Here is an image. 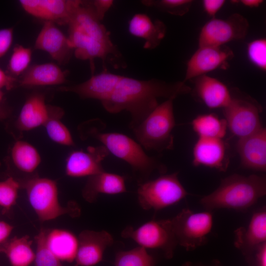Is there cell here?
I'll list each match as a JSON object with an SVG mask.
<instances>
[{
	"label": "cell",
	"mask_w": 266,
	"mask_h": 266,
	"mask_svg": "<svg viewBox=\"0 0 266 266\" xmlns=\"http://www.w3.org/2000/svg\"><path fill=\"white\" fill-rule=\"evenodd\" d=\"M262 108L252 99L233 97L230 103L223 108L227 127L238 138L257 132L263 126L260 114Z\"/></svg>",
	"instance_id": "8fae6325"
},
{
	"label": "cell",
	"mask_w": 266,
	"mask_h": 266,
	"mask_svg": "<svg viewBox=\"0 0 266 266\" xmlns=\"http://www.w3.org/2000/svg\"><path fill=\"white\" fill-rule=\"evenodd\" d=\"M128 29L132 35L144 40L143 47L147 49H153L159 45L166 33L163 22L154 21L144 13L134 14L129 22Z\"/></svg>",
	"instance_id": "603a6c76"
},
{
	"label": "cell",
	"mask_w": 266,
	"mask_h": 266,
	"mask_svg": "<svg viewBox=\"0 0 266 266\" xmlns=\"http://www.w3.org/2000/svg\"><path fill=\"white\" fill-rule=\"evenodd\" d=\"M32 51L30 48L16 45L10 56L8 69L12 76L21 75L29 67Z\"/></svg>",
	"instance_id": "d6a6232c"
},
{
	"label": "cell",
	"mask_w": 266,
	"mask_h": 266,
	"mask_svg": "<svg viewBox=\"0 0 266 266\" xmlns=\"http://www.w3.org/2000/svg\"><path fill=\"white\" fill-rule=\"evenodd\" d=\"M67 25V38L75 57L90 61L92 72L96 58L102 60L105 69L107 62L116 68L126 66L110 32L97 17L92 0H80Z\"/></svg>",
	"instance_id": "7a4b0ae2"
},
{
	"label": "cell",
	"mask_w": 266,
	"mask_h": 266,
	"mask_svg": "<svg viewBox=\"0 0 266 266\" xmlns=\"http://www.w3.org/2000/svg\"><path fill=\"white\" fill-rule=\"evenodd\" d=\"M249 22L243 16L234 13L225 19L213 17L201 28L199 46H221L233 40L245 38Z\"/></svg>",
	"instance_id": "30bf717a"
},
{
	"label": "cell",
	"mask_w": 266,
	"mask_h": 266,
	"mask_svg": "<svg viewBox=\"0 0 266 266\" xmlns=\"http://www.w3.org/2000/svg\"><path fill=\"white\" fill-rule=\"evenodd\" d=\"M82 133L100 142L113 155L131 167L138 184L148 180L155 171L164 174L166 167L156 158L148 155L136 141L121 133L104 132L105 124L100 119L87 123Z\"/></svg>",
	"instance_id": "3957f363"
},
{
	"label": "cell",
	"mask_w": 266,
	"mask_h": 266,
	"mask_svg": "<svg viewBox=\"0 0 266 266\" xmlns=\"http://www.w3.org/2000/svg\"><path fill=\"white\" fill-rule=\"evenodd\" d=\"M35 49L47 52L60 64L67 63L73 51L68 38L55 23L46 21L34 42Z\"/></svg>",
	"instance_id": "e0dca14e"
},
{
	"label": "cell",
	"mask_w": 266,
	"mask_h": 266,
	"mask_svg": "<svg viewBox=\"0 0 266 266\" xmlns=\"http://www.w3.org/2000/svg\"><path fill=\"white\" fill-rule=\"evenodd\" d=\"M225 2L224 0H204L202 1V6L206 14L213 18Z\"/></svg>",
	"instance_id": "74e56055"
},
{
	"label": "cell",
	"mask_w": 266,
	"mask_h": 266,
	"mask_svg": "<svg viewBox=\"0 0 266 266\" xmlns=\"http://www.w3.org/2000/svg\"><path fill=\"white\" fill-rule=\"evenodd\" d=\"M233 56L228 46H199L187 63L184 82L225 66Z\"/></svg>",
	"instance_id": "7c38bea8"
},
{
	"label": "cell",
	"mask_w": 266,
	"mask_h": 266,
	"mask_svg": "<svg viewBox=\"0 0 266 266\" xmlns=\"http://www.w3.org/2000/svg\"><path fill=\"white\" fill-rule=\"evenodd\" d=\"M194 89L197 96L210 108L223 109L232 99L225 84L207 74L195 78Z\"/></svg>",
	"instance_id": "7402d4cb"
},
{
	"label": "cell",
	"mask_w": 266,
	"mask_h": 266,
	"mask_svg": "<svg viewBox=\"0 0 266 266\" xmlns=\"http://www.w3.org/2000/svg\"><path fill=\"white\" fill-rule=\"evenodd\" d=\"M2 98H3V93H2V92L0 90V101L1 100Z\"/></svg>",
	"instance_id": "f6af8a7d"
},
{
	"label": "cell",
	"mask_w": 266,
	"mask_h": 266,
	"mask_svg": "<svg viewBox=\"0 0 266 266\" xmlns=\"http://www.w3.org/2000/svg\"><path fill=\"white\" fill-rule=\"evenodd\" d=\"M20 188L19 181L11 177L0 181V207L3 213H6L16 204Z\"/></svg>",
	"instance_id": "836d02e7"
},
{
	"label": "cell",
	"mask_w": 266,
	"mask_h": 266,
	"mask_svg": "<svg viewBox=\"0 0 266 266\" xmlns=\"http://www.w3.org/2000/svg\"><path fill=\"white\" fill-rule=\"evenodd\" d=\"M234 244L250 260L257 249L266 242V210L265 207L255 211L247 227H240L234 232Z\"/></svg>",
	"instance_id": "2e32d148"
},
{
	"label": "cell",
	"mask_w": 266,
	"mask_h": 266,
	"mask_svg": "<svg viewBox=\"0 0 266 266\" xmlns=\"http://www.w3.org/2000/svg\"><path fill=\"white\" fill-rule=\"evenodd\" d=\"M194 131L199 137L222 139L226 133L227 124L213 114L200 115L192 121Z\"/></svg>",
	"instance_id": "f546056e"
},
{
	"label": "cell",
	"mask_w": 266,
	"mask_h": 266,
	"mask_svg": "<svg viewBox=\"0 0 266 266\" xmlns=\"http://www.w3.org/2000/svg\"><path fill=\"white\" fill-rule=\"evenodd\" d=\"M247 53L249 61L263 71L266 70V39L260 38L247 44Z\"/></svg>",
	"instance_id": "d590c367"
},
{
	"label": "cell",
	"mask_w": 266,
	"mask_h": 266,
	"mask_svg": "<svg viewBox=\"0 0 266 266\" xmlns=\"http://www.w3.org/2000/svg\"><path fill=\"white\" fill-rule=\"evenodd\" d=\"M191 91L183 81L167 82L158 79L143 80L122 76L112 94L100 102L110 113L124 110L129 112V127L133 130L157 107L159 98L174 100Z\"/></svg>",
	"instance_id": "6da1fadb"
},
{
	"label": "cell",
	"mask_w": 266,
	"mask_h": 266,
	"mask_svg": "<svg viewBox=\"0 0 266 266\" xmlns=\"http://www.w3.org/2000/svg\"><path fill=\"white\" fill-rule=\"evenodd\" d=\"M170 221L178 245L192 251L206 243L213 228V216L212 211L195 212L184 208Z\"/></svg>",
	"instance_id": "ba28073f"
},
{
	"label": "cell",
	"mask_w": 266,
	"mask_h": 266,
	"mask_svg": "<svg viewBox=\"0 0 266 266\" xmlns=\"http://www.w3.org/2000/svg\"><path fill=\"white\" fill-rule=\"evenodd\" d=\"M66 73L57 65L48 63L29 66L18 80L23 87L61 85L66 81Z\"/></svg>",
	"instance_id": "cb8c5ba5"
},
{
	"label": "cell",
	"mask_w": 266,
	"mask_h": 266,
	"mask_svg": "<svg viewBox=\"0 0 266 266\" xmlns=\"http://www.w3.org/2000/svg\"><path fill=\"white\" fill-rule=\"evenodd\" d=\"M144 5L155 7L170 14L182 16L188 12L193 3L191 0H145Z\"/></svg>",
	"instance_id": "e575fe53"
},
{
	"label": "cell",
	"mask_w": 266,
	"mask_h": 266,
	"mask_svg": "<svg viewBox=\"0 0 266 266\" xmlns=\"http://www.w3.org/2000/svg\"><path fill=\"white\" fill-rule=\"evenodd\" d=\"M13 229V227L9 224L0 221V244L8 239Z\"/></svg>",
	"instance_id": "b9f144b4"
},
{
	"label": "cell",
	"mask_w": 266,
	"mask_h": 266,
	"mask_svg": "<svg viewBox=\"0 0 266 266\" xmlns=\"http://www.w3.org/2000/svg\"><path fill=\"white\" fill-rule=\"evenodd\" d=\"M121 235L133 239L146 249H160L168 259L173 257L178 245L170 219L151 220L136 229L129 226L124 229Z\"/></svg>",
	"instance_id": "9c48e42d"
},
{
	"label": "cell",
	"mask_w": 266,
	"mask_h": 266,
	"mask_svg": "<svg viewBox=\"0 0 266 266\" xmlns=\"http://www.w3.org/2000/svg\"><path fill=\"white\" fill-rule=\"evenodd\" d=\"M13 37V28H4L0 30V58L8 51L12 44Z\"/></svg>",
	"instance_id": "8d00e7d4"
},
{
	"label": "cell",
	"mask_w": 266,
	"mask_h": 266,
	"mask_svg": "<svg viewBox=\"0 0 266 266\" xmlns=\"http://www.w3.org/2000/svg\"><path fill=\"white\" fill-rule=\"evenodd\" d=\"M174 99H167L132 130L136 141L147 151L162 153L174 147L172 130L175 126Z\"/></svg>",
	"instance_id": "5b68a950"
},
{
	"label": "cell",
	"mask_w": 266,
	"mask_h": 266,
	"mask_svg": "<svg viewBox=\"0 0 266 266\" xmlns=\"http://www.w3.org/2000/svg\"><path fill=\"white\" fill-rule=\"evenodd\" d=\"M17 82L16 77L7 74L0 68V90L2 88L10 90L14 87Z\"/></svg>",
	"instance_id": "ab89813d"
},
{
	"label": "cell",
	"mask_w": 266,
	"mask_h": 266,
	"mask_svg": "<svg viewBox=\"0 0 266 266\" xmlns=\"http://www.w3.org/2000/svg\"><path fill=\"white\" fill-rule=\"evenodd\" d=\"M115 266H154L155 260L146 249L138 247L128 251L118 252L115 256Z\"/></svg>",
	"instance_id": "4dcf8cb0"
},
{
	"label": "cell",
	"mask_w": 266,
	"mask_h": 266,
	"mask_svg": "<svg viewBox=\"0 0 266 266\" xmlns=\"http://www.w3.org/2000/svg\"><path fill=\"white\" fill-rule=\"evenodd\" d=\"M239 1L244 6L249 8L259 7L264 2L263 0H241Z\"/></svg>",
	"instance_id": "7bdbcfd3"
},
{
	"label": "cell",
	"mask_w": 266,
	"mask_h": 266,
	"mask_svg": "<svg viewBox=\"0 0 266 266\" xmlns=\"http://www.w3.org/2000/svg\"><path fill=\"white\" fill-rule=\"evenodd\" d=\"M46 242L49 249L61 262L75 261L78 239L72 232L60 229H48Z\"/></svg>",
	"instance_id": "484cf974"
},
{
	"label": "cell",
	"mask_w": 266,
	"mask_h": 266,
	"mask_svg": "<svg viewBox=\"0 0 266 266\" xmlns=\"http://www.w3.org/2000/svg\"><path fill=\"white\" fill-rule=\"evenodd\" d=\"M97 17L100 21H102L107 11L113 3L112 0H92Z\"/></svg>",
	"instance_id": "f35d334b"
},
{
	"label": "cell",
	"mask_w": 266,
	"mask_h": 266,
	"mask_svg": "<svg viewBox=\"0 0 266 266\" xmlns=\"http://www.w3.org/2000/svg\"><path fill=\"white\" fill-rule=\"evenodd\" d=\"M237 150L242 167L256 171H266V128L262 127L254 133L239 138Z\"/></svg>",
	"instance_id": "ffe728a7"
},
{
	"label": "cell",
	"mask_w": 266,
	"mask_h": 266,
	"mask_svg": "<svg viewBox=\"0 0 266 266\" xmlns=\"http://www.w3.org/2000/svg\"><path fill=\"white\" fill-rule=\"evenodd\" d=\"M29 235L15 236L0 244V253L6 255L12 266H29L35 258Z\"/></svg>",
	"instance_id": "4316f807"
},
{
	"label": "cell",
	"mask_w": 266,
	"mask_h": 266,
	"mask_svg": "<svg viewBox=\"0 0 266 266\" xmlns=\"http://www.w3.org/2000/svg\"><path fill=\"white\" fill-rule=\"evenodd\" d=\"M225 142L220 138L199 137L193 149V164L225 171L229 159Z\"/></svg>",
	"instance_id": "d6986e66"
},
{
	"label": "cell",
	"mask_w": 266,
	"mask_h": 266,
	"mask_svg": "<svg viewBox=\"0 0 266 266\" xmlns=\"http://www.w3.org/2000/svg\"><path fill=\"white\" fill-rule=\"evenodd\" d=\"M252 258L255 260L256 266H266V242L257 249Z\"/></svg>",
	"instance_id": "60d3db41"
},
{
	"label": "cell",
	"mask_w": 266,
	"mask_h": 266,
	"mask_svg": "<svg viewBox=\"0 0 266 266\" xmlns=\"http://www.w3.org/2000/svg\"><path fill=\"white\" fill-rule=\"evenodd\" d=\"M11 155L15 166L25 173L34 171L41 161L40 155L36 148L24 140H17L14 143Z\"/></svg>",
	"instance_id": "83f0119b"
},
{
	"label": "cell",
	"mask_w": 266,
	"mask_h": 266,
	"mask_svg": "<svg viewBox=\"0 0 266 266\" xmlns=\"http://www.w3.org/2000/svg\"><path fill=\"white\" fill-rule=\"evenodd\" d=\"M78 248L75 266H93L102 260L105 249L113 242L112 235L105 231L86 230L78 236Z\"/></svg>",
	"instance_id": "9a60e30c"
},
{
	"label": "cell",
	"mask_w": 266,
	"mask_h": 266,
	"mask_svg": "<svg viewBox=\"0 0 266 266\" xmlns=\"http://www.w3.org/2000/svg\"><path fill=\"white\" fill-rule=\"evenodd\" d=\"M178 172L162 175L138 184V202L145 210H159L181 201L188 195L178 178Z\"/></svg>",
	"instance_id": "52a82bcc"
},
{
	"label": "cell",
	"mask_w": 266,
	"mask_h": 266,
	"mask_svg": "<svg viewBox=\"0 0 266 266\" xmlns=\"http://www.w3.org/2000/svg\"><path fill=\"white\" fill-rule=\"evenodd\" d=\"M5 112L4 110L0 106V120H3L5 118Z\"/></svg>",
	"instance_id": "ee69618b"
},
{
	"label": "cell",
	"mask_w": 266,
	"mask_h": 266,
	"mask_svg": "<svg viewBox=\"0 0 266 266\" xmlns=\"http://www.w3.org/2000/svg\"><path fill=\"white\" fill-rule=\"evenodd\" d=\"M80 0H20L23 9L41 20L67 25Z\"/></svg>",
	"instance_id": "4fadbf2b"
},
{
	"label": "cell",
	"mask_w": 266,
	"mask_h": 266,
	"mask_svg": "<svg viewBox=\"0 0 266 266\" xmlns=\"http://www.w3.org/2000/svg\"><path fill=\"white\" fill-rule=\"evenodd\" d=\"M126 192L124 176L104 170L88 177L82 195L86 201L93 202L100 194L115 195Z\"/></svg>",
	"instance_id": "44dd1931"
},
{
	"label": "cell",
	"mask_w": 266,
	"mask_h": 266,
	"mask_svg": "<svg viewBox=\"0 0 266 266\" xmlns=\"http://www.w3.org/2000/svg\"><path fill=\"white\" fill-rule=\"evenodd\" d=\"M122 77L103 69L100 73L93 75L82 83L58 89L61 91L75 93L81 99H96L100 102L112 94Z\"/></svg>",
	"instance_id": "ac0fdd59"
},
{
	"label": "cell",
	"mask_w": 266,
	"mask_h": 266,
	"mask_svg": "<svg viewBox=\"0 0 266 266\" xmlns=\"http://www.w3.org/2000/svg\"><path fill=\"white\" fill-rule=\"evenodd\" d=\"M49 117L44 125L46 133L53 141L64 146H72L75 143L66 126L61 121L64 112L57 106H49Z\"/></svg>",
	"instance_id": "f1b7e54d"
},
{
	"label": "cell",
	"mask_w": 266,
	"mask_h": 266,
	"mask_svg": "<svg viewBox=\"0 0 266 266\" xmlns=\"http://www.w3.org/2000/svg\"><path fill=\"white\" fill-rule=\"evenodd\" d=\"M49 117L48 105L44 96L35 93L27 98L16 121L17 128L21 131H29L44 126Z\"/></svg>",
	"instance_id": "d4e9b609"
},
{
	"label": "cell",
	"mask_w": 266,
	"mask_h": 266,
	"mask_svg": "<svg viewBox=\"0 0 266 266\" xmlns=\"http://www.w3.org/2000/svg\"><path fill=\"white\" fill-rule=\"evenodd\" d=\"M26 192L29 201L41 222L52 220L63 215L74 217L80 214L78 205L69 202L62 206L59 200L56 182L52 179L33 177L19 182Z\"/></svg>",
	"instance_id": "8992f818"
},
{
	"label": "cell",
	"mask_w": 266,
	"mask_h": 266,
	"mask_svg": "<svg viewBox=\"0 0 266 266\" xmlns=\"http://www.w3.org/2000/svg\"><path fill=\"white\" fill-rule=\"evenodd\" d=\"M266 194V177L233 174L224 179L213 192L203 197L200 203L206 210L230 209L245 210Z\"/></svg>",
	"instance_id": "277c9868"
},
{
	"label": "cell",
	"mask_w": 266,
	"mask_h": 266,
	"mask_svg": "<svg viewBox=\"0 0 266 266\" xmlns=\"http://www.w3.org/2000/svg\"><path fill=\"white\" fill-rule=\"evenodd\" d=\"M47 230L48 229L41 227L34 237L36 245L34 260V266H64L46 244V236Z\"/></svg>",
	"instance_id": "1f68e13d"
},
{
	"label": "cell",
	"mask_w": 266,
	"mask_h": 266,
	"mask_svg": "<svg viewBox=\"0 0 266 266\" xmlns=\"http://www.w3.org/2000/svg\"><path fill=\"white\" fill-rule=\"evenodd\" d=\"M109 153L102 145L89 146L87 151H73L66 159V175L71 177H89L104 171L102 162Z\"/></svg>",
	"instance_id": "5bb4252c"
}]
</instances>
